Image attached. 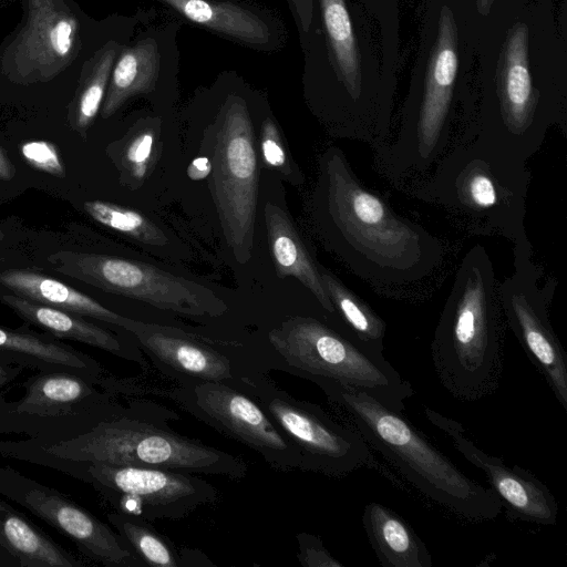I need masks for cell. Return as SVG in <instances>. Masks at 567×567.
I'll return each mask as SVG.
<instances>
[{
	"label": "cell",
	"instance_id": "cell-40",
	"mask_svg": "<svg viewBox=\"0 0 567 567\" xmlns=\"http://www.w3.org/2000/svg\"><path fill=\"white\" fill-rule=\"evenodd\" d=\"M3 235H2V231L0 230V240L2 239Z\"/></svg>",
	"mask_w": 567,
	"mask_h": 567
},
{
	"label": "cell",
	"instance_id": "cell-7",
	"mask_svg": "<svg viewBox=\"0 0 567 567\" xmlns=\"http://www.w3.org/2000/svg\"><path fill=\"white\" fill-rule=\"evenodd\" d=\"M269 341L295 374L358 389L403 411L414 390L384 358L362 347L328 317L297 316L269 332Z\"/></svg>",
	"mask_w": 567,
	"mask_h": 567
},
{
	"label": "cell",
	"instance_id": "cell-19",
	"mask_svg": "<svg viewBox=\"0 0 567 567\" xmlns=\"http://www.w3.org/2000/svg\"><path fill=\"white\" fill-rule=\"evenodd\" d=\"M182 19L261 52H275L287 39L278 14L243 0H156Z\"/></svg>",
	"mask_w": 567,
	"mask_h": 567
},
{
	"label": "cell",
	"instance_id": "cell-39",
	"mask_svg": "<svg viewBox=\"0 0 567 567\" xmlns=\"http://www.w3.org/2000/svg\"><path fill=\"white\" fill-rule=\"evenodd\" d=\"M477 1V6H478V9H481V11L483 12H487L493 0H476Z\"/></svg>",
	"mask_w": 567,
	"mask_h": 567
},
{
	"label": "cell",
	"instance_id": "cell-33",
	"mask_svg": "<svg viewBox=\"0 0 567 567\" xmlns=\"http://www.w3.org/2000/svg\"><path fill=\"white\" fill-rule=\"evenodd\" d=\"M21 154L25 162L41 172L56 177L65 176V168L59 151L48 141H30L21 146Z\"/></svg>",
	"mask_w": 567,
	"mask_h": 567
},
{
	"label": "cell",
	"instance_id": "cell-8",
	"mask_svg": "<svg viewBox=\"0 0 567 567\" xmlns=\"http://www.w3.org/2000/svg\"><path fill=\"white\" fill-rule=\"evenodd\" d=\"M231 385L252 399L301 457V471L340 478L375 458L363 437L319 405L292 396L262 374L237 375Z\"/></svg>",
	"mask_w": 567,
	"mask_h": 567
},
{
	"label": "cell",
	"instance_id": "cell-24",
	"mask_svg": "<svg viewBox=\"0 0 567 567\" xmlns=\"http://www.w3.org/2000/svg\"><path fill=\"white\" fill-rule=\"evenodd\" d=\"M362 525L383 567H432V556L413 527L388 506L369 502Z\"/></svg>",
	"mask_w": 567,
	"mask_h": 567
},
{
	"label": "cell",
	"instance_id": "cell-37",
	"mask_svg": "<svg viewBox=\"0 0 567 567\" xmlns=\"http://www.w3.org/2000/svg\"><path fill=\"white\" fill-rule=\"evenodd\" d=\"M23 367L0 361V392L6 384L13 380Z\"/></svg>",
	"mask_w": 567,
	"mask_h": 567
},
{
	"label": "cell",
	"instance_id": "cell-6",
	"mask_svg": "<svg viewBox=\"0 0 567 567\" xmlns=\"http://www.w3.org/2000/svg\"><path fill=\"white\" fill-rule=\"evenodd\" d=\"M138 403L76 436L52 443L23 442L51 463H104L164 468L241 480L244 460L169 430ZM32 452V451H31Z\"/></svg>",
	"mask_w": 567,
	"mask_h": 567
},
{
	"label": "cell",
	"instance_id": "cell-10",
	"mask_svg": "<svg viewBox=\"0 0 567 567\" xmlns=\"http://www.w3.org/2000/svg\"><path fill=\"white\" fill-rule=\"evenodd\" d=\"M52 268L103 291L189 317H218L227 305L209 288L155 266L114 256L58 251Z\"/></svg>",
	"mask_w": 567,
	"mask_h": 567
},
{
	"label": "cell",
	"instance_id": "cell-16",
	"mask_svg": "<svg viewBox=\"0 0 567 567\" xmlns=\"http://www.w3.org/2000/svg\"><path fill=\"white\" fill-rule=\"evenodd\" d=\"M179 28L177 21L150 27L122 48L100 111L102 118L111 117L134 97H158L175 91Z\"/></svg>",
	"mask_w": 567,
	"mask_h": 567
},
{
	"label": "cell",
	"instance_id": "cell-25",
	"mask_svg": "<svg viewBox=\"0 0 567 567\" xmlns=\"http://www.w3.org/2000/svg\"><path fill=\"white\" fill-rule=\"evenodd\" d=\"M0 285L32 301L81 317H90L125 331L132 320V318L112 311L73 287L30 269L0 271Z\"/></svg>",
	"mask_w": 567,
	"mask_h": 567
},
{
	"label": "cell",
	"instance_id": "cell-3",
	"mask_svg": "<svg viewBox=\"0 0 567 567\" xmlns=\"http://www.w3.org/2000/svg\"><path fill=\"white\" fill-rule=\"evenodd\" d=\"M492 260L481 245L463 257L431 342L434 372L461 402L494 394L504 369L506 321Z\"/></svg>",
	"mask_w": 567,
	"mask_h": 567
},
{
	"label": "cell",
	"instance_id": "cell-17",
	"mask_svg": "<svg viewBox=\"0 0 567 567\" xmlns=\"http://www.w3.org/2000/svg\"><path fill=\"white\" fill-rule=\"evenodd\" d=\"M424 413L434 426L445 433L456 451L485 474L489 488L511 519L547 526L556 524L557 499L537 476L517 465L508 466L499 457L485 453L466 435L458 421L430 408H425Z\"/></svg>",
	"mask_w": 567,
	"mask_h": 567
},
{
	"label": "cell",
	"instance_id": "cell-18",
	"mask_svg": "<svg viewBox=\"0 0 567 567\" xmlns=\"http://www.w3.org/2000/svg\"><path fill=\"white\" fill-rule=\"evenodd\" d=\"M317 4L329 55L346 93L336 136L358 140L375 150L389 141L390 131L362 97L358 50L346 0H317Z\"/></svg>",
	"mask_w": 567,
	"mask_h": 567
},
{
	"label": "cell",
	"instance_id": "cell-13",
	"mask_svg": "<svg viewBox=\"0 0 567 567\" xmlns=\"http://www.w3.org/2000/svg\"><path fill=\"white\" fill-rule=\"evenodd\" d=\"M186 412L259 454L279 471L301 470L299 453L258 404L228 382L178 380L165 390Z\"/></svg>",
	"mask_w": 567,
	"mask_h": 567
},
{
	"label": "cell",
	"instance_id": "cell-27",
	"mask_svg": "<svg viewBox=\"0 0 567 567\" xmlns=\"http://www.w3.org/2000/svg\"><path fill=\"white\" fill-rule=\"evenodd\" d=\"M127 42L110 39L89 58L79 76L74 95L68 109V122L82 137L101 111L115 60Z\"/></svg>",
	"mask_w": 567,
	"mask_h": 567
},
{
	"label": "cell",
	"instance_id": "cell-21",
	"mask_svg": "<svg viewBox=\"0 0 567 567\" xmlns=\"http://www.w3.org/2000/svg\"><path fill=\"white\" fill-rule=\"evenodd\" d=\"M269 250L279 278H296L333 322V307L326 292L320 265L308 250L289 214L268 200L264 207Z\"/></svg>",
	"mask_w": 567,
	"mask_h": 567
},
{
	"label": "cell",
	"instance_id": "cell-32",
	"mask_svg": "<svg viewBox=\"0 0 567 567\" xmlns=\"http://www.w3.org/2000/svg\"><path fill=\"white\" fill-rule=\"evenodd\" d=\"M259 151L264 165L291 185H301L305 176L290 156L281 130L271 112L264 113L259 127Z\"/></svg>",
	"mask_w": 567,
	"mask_h": 567
},
{
	"label": "cell",
	"instance_id": "cell-14",
	"mask_svg": "<svg viewBox=\"0 0 567 567\" xmlns=\"http://www.w3.org/2000/svg\"><path fill=\"white\" fill-rule=\"evenodd\" d=\"M81 49L79 20L63 0H28L27 21L4 50L1 70L20 85L49 82Z\"/></svg>",
	"mask_w": 567,
	"mask_h": 567
},
{
	"label": "cell",
	"instance_id": "cell-28",
	"mask_svg": "<svg viewBox=\"0 0 567 567\" xmlns=\"http://www.w3.org/2000/svg\"><path fill=\"white\" fill-rule=\"evenodd\" d=\"M320 274L333 307V323L365 349L383 354L385 321L330 270L320 266Z\"/></svg>",
	"mask_w": 567,
	"mask_h": 567
},
{
	"label": "cell",
	"instance_id": "cell-22",
	"mask_svg": "<svg viewBox=\"0 0 567 567\" xmlns=\"http://www.w3.org/2000/svg\"><path fill=\"white\" fill-rule=\"evenodd\" d=\"M0 300L24 321L56 338L92 346L125 360L143 362L138 351L131 349L111 331L85 320L81 316L32 301L16 293L2 295Z\"/></svg>",
	"mask_w": 567,
	"mask_h": 567
},
{
	"label": "cell",
	"instance_id": "cell-31",
	"mask_svg": "<svg viewBox=\"0 0 567 567\" xmlns=\"http://www.w3.org/2000/svg\"><path fill=\"white\" fill-rule=\"evenodd\" d=\"M83 209L99 224L148 245H164L163 230L140 212L109 202L93 199Z\"/></svg>",
	"mask_w": 567,
	"mask_h": 567
},
{
	"label": "cell",
	"instance_id": "cell-29",
	"mask_svg": "<svg viewBox=\"0 0 567 567\" xmlns=\"http://www.w3.org/2000/svg\"><path fill=\"white\" fill-rule=\"evenodd\" d=\"M106 517L143 566H187L174 546L150 522L117 511L109 513Z\"/></svg>",
	"mask_w": 567,
	"mask_h": 567
},
{
	"label": "cell",
	"instance_id": "cell-9",
	"mask_svg": "<svg viewBox=\"0 0 567 567\" xmlns=\"http://www.w3.org/2000/svg\"><path fill=\"white\" fill-rule=\"evenodd\" d=\"M24 395L0 405V425L52 443L82 434L130 408L115 401L106 380L66 371L41 372L25 383Z\"/></svg>",
	"mask_w": 567,
	"mask_h": 567
},
{
	"label": "cell",
	"instance_id": "cell-34",
	"mask_svg": "<svg viewBox=\"0 0 567 567\" xmlns=\"http://www.w3.org/2000/svg\"><path fill=\"white\" fill-rule=\"evenodd\" d=\"M298 539V559L306 567H343L323 546L317 536L300 533Z\"/></svg>",
	"mask_w": 567,
	"mask_h": 567
},
{
	"label": "cell",
	"instance_id": "cell-23",
	"mask_svg": "<svg viewBox=\"0 0 567 567\" xmlns=\"http://www.w3.org/2000/svg\"><path fill=\"white\" fill-rule=\"evenodd\" d=\"M85 565L0 498V566L83 567Z\"/></svg>",
	"mask_w": 567,
	"mask_h": 567
},
{
	"label": "cell",
	"instance_id": "cell-15",
	"mask_svg": "<svg viewBox=\"0 0 567 567\" xmlns=\"http://www.w3.org/2000/svg\"><path fill=\"white\" fill-rule=\"evenodd\" d=\"M0 495L27 508L69 537L86 558L109 567L143 564L109 525L59 492L0 466Z\"/></svg>",
	"mask_w": 567,
	"mask_h": 567
},
{
	"label": "cell",
	"instance_id": "cell-38",
	"mask_svg": "<svg viewBox=\"0 0 567 567\" xmlns=\"http://www.w3.org/2000/svg\"><path fill=\"white\" fill-rule=\"evenodd\" d=\"M14 167L7 154L0 147V181H10L14 176Z\"/></svg>",
	"mask_w": 567,
	"mask_h": 567
},
{
	"label": "cell",
	"instance_id": "cell-1",
	"mask_svg": "<svg viewBox=\"0 0 567 567\" xmlns=\"http://www.w3.org/2000/svg\"><path fill=\"white\" fill-rule=\"evenodd\" d=\"M307 210L322 246L379 295L400 298L443 262V244L367 187L336 146L319 157Z\"/></svg>",
	"mask_w": 567,
	"mask_h": 567
},
{
	"label": "cell",
	"instance_id": "cell-36",
	"mask_svg": "<svg viewBox=\"0 0 567 567\" xmlns=\"http://www.w3.org/2000/svg\"><path fill=\"white\" fill-rule=\"evenodd\" d=\"M212 169L210 161L205 154L196 156L187 168L188 176L193 181L205 179L209 176Z\"/></svg>",
	"mask_w": 567,
	"mask_h": 567
},
{
	"label": "cell",
	"instance_id": "cell-2",
	"mask_svg": "<svg viewBox=\"0 0 567 567\" xmlns=\"http://www.w3.org/2000/svg\"><path fill=\"white\" fill-rule=\"evenodd\" d=\"M432 168L401 187L440 207L472 235L501 236L513 245L529 240L527 159L475 135L458 140Z\"/></svg>",
	"mask_w": 567,
	"mask_h": 567
},
{
	"label": "cell",
	"instance_id": "cell-12",
	"mask_svg": "<svg viewBox=\"0 0 567 567\" xmlns=\"http://www.w3.org/2000/svg\"><path fill=\"white\" fill-rule=\"evenodd\" d=\"M514 268L497 286L506 324L567 411V354L549 320L556 280L538 285L542 270L533 260L529 240L514 245Z\"/></svg>",
	"mask_w": 567,
	"mask_h": 567
},
{
	"label": "cell",
	"instance_id": "cell-26",
	"mask_svg": "<svg viewBox=\"0 0 567 567\" xmlns=\"http://www.w3.org/2000/svg\"><path fill=\"white\" fill-rule=\"evenodd\" d=\"M0 361L41 372L66 371L102 377L91 357L53 339L0 327Z\"/></svg>",
	"mask_w": 567,
	"mask_h": 567
},
{
	"label": "cell",
	"instance_id": "cell-4",
	"mask_svg": "<svg viewBox=\"0 0 567 567\" xmlns=\"http://www.w3.org/2000/svg\"><path fill=\"white\" fill-rule=\"evenodd\" d=\"M329 402L371 450L379 452L420 493L472 522L496 518L503 511L492 488L463 473L419 431L402 411L363 391L327 379H312Z\"/></svg>",
	"mask_w": 567,
	"mask_h": 567
},
{
	"label": "cell",
	"instance_id": "cell-30",
	"mask_svg": "<svg viewBox=\"0 0 567 567\" xmlns=\"http://www.w3.org/2000/svg\"><path fill=\"white\" fill-rule=\"evenodd\" d=\"M110 154L121 173V179L127 184L142 183L155 156V128L151 121L136 124L120 142L110 145Z\"/></svg>",
	"mask_w": 567,
	"mask_h": 567
},
{
	"label": "cell",
	"instance_id": "cell-11",
	"mask_svg": "<svg viewBox=\"0 0 567 567\" xmlns=\"http://www.w3.org/2000/svg\"><path fill=\"white\" fill-rule=\"evenodd\" d=\"M60 464L63 471L75 470V476L92 484L115 511L150 523L182 519L219 497L213 484L194 473L104 463Z\"/></svg>",
	"mask_w": 567,
	"mask_h": 567
},
{
	"label": "cell",
	"instance_id": "cell-20",
	"mask_svg": "<svg viewBox=\"0 0 567 567\" xmlns=\"http://www.w3.org/2000/svg\"><path fill=\"white\" fill-rule=\"evenodd\" d=\"M126 331L156 363L178 380L229 382L237 377L225 355L181 330L132 319Z\"/></svg>",
	"mask_w": 567,
	"mask_h": 567
},
{
	"label": "cell",
	"instance_id": "cell-35",
	"mask_svg": "<svg viewBox=\"0 0 567 567\" xmlns=\"http://www.w3.org/2000/svg\"><path fill=\"white\" fill-rule=\"evenodd\" d=\"M303 43L317 23V0H286Z\"/></svg>",
	"mask_w": 567,
	"mask_h": 567
},
{
	"label": "cell",
	"instance_id": "cell-5",
	"mask_svg": "<svg viewBox=\"0 0 567 567\" xmlns=\"http://www.w3.org/2000/svg\"><path fill=\"white\" fill-rule=\"evenodd\" d=\"M262 99L235 71H224L195 96L208 115L202 152L212 165L209 188L226 244L239 264L252 255L259 185L254 110Z\"/></svg>",
	"mask_w": 567,
	"mask_h": 567
}]
</instances>
